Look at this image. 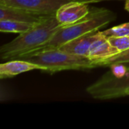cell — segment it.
<instances>
[{
    "label": "cell",
    "mask_w": 129,
    "mask_h": 129,
    "mask_svg": "<svg viewBox=\"0 0 129 129\" xmlns=\"http://www.w3.org/2000/svg\"><path fill=\"white\" fill-rule=\"evenodd\" d=\"M116 18V14L107 8H91L89 13L85 17L74 23L61 26L48 41L29 52L58 48L73 39L82 36L88 33L99 30V29L114 21Z\"/></svg>",
    "instance_id": "cell-1"
},
{
    "label": "cell",
    "mask_w": 129,
    "mask_h": 129,
    "mask_svg": "<svg viewBox=\"0 0 129 129\" xmlns=\"http://www.w3.org/2000/svg\"><path fill=\"white\" fill-rule=\"evenodd\" d=\"M63 26L55 15L48 16L12 41L2 45L0 48L1 59L12 60L38 48L48 41Z\"/></svg>",
    "instance_id": "cell-2"
},
{
    "label": "cell",
    "mask_w": 129,
    "mask_h": 129,
    "mask_svg": "<svg viewBox=\"0 0 129 129\" xmlns=\"http://www.w3.org/2000/svg\"><path fill=\"white\" fill-rule=\"evenodd\" d=\"M14 59H23L38 64L42 67V71L51 73L64 70H86L97 67L88 57L71 54L59 48L29 52Z\"/></svg>",
    "instance_id": "cell-3"
},
{
    "label": "cell",
    "mask_w": 129,
    "mask_h": 129,
    "mask_svg": "<svg viewBox=\"0 0 129 129\" xmlns=\"http://www.w3.org/2000/svg\"><path fill=\"white\" fill-rule=\"evenodd\" d=\"M129 90V67L119 76L110 71L103 75L96 82L88 85L87 93L97 100H110L127 96Z\"/></svg>",
    "instance_id": "cell-4"
},
{
    "label": "cell",
    "mask_w": 129,
    "mask_h": 129,
    "mask_svg": "<svg viewBox=\"0 0 129 129\" xmlns=\"http://www.w3.org/2000/svg\"><path fill=\"white\" fill-rule=\"evenodd\" d=\"M73 1L77 0H0V5L22 8L44 15H55L59 8Z\"/></svg>",
    "instance_id": "cell-5"
},
{
    "label": "cell",
    "mask_w": 129,
    "mask_h": 129,
    "mask_svg": "<svg viewBox=\"0 0 129 129\" xmlns=\"http://www.w3.org/2000/svg\"><path fill=\"white\" fill-rule=\"evenodd\" d=\"M89 11L88 4L77 0L63 5L57 11L55 16L60 24L66 26L83 19L88 15Z\"/></svg>",
    "instance_id": "cell-6"
},
{
    "label": "cell",
    "mask_w": 129,
    "mask_h": 129,
    "mask_svg": "<svg viewBox=\"0 0 129 129\" xmlns=\"http://www.w3.org/2000/svg\"><path fill=\"white\" fill-rule=\"evenodd\" d=\"M103 33L98 30L91 32L63 44L58 48L71 54L88 57L92 45L95 41L103 36Z\"/></svg>",
    "instance_id": "cell-7"
},
{
    "label": "cell",
    "mask_w": 129,
    "mask_h": 129,
    "mask_svg": "<svg viewBox=\"0 0 129 129\" xmlns=\"http://www.w3.org/2000/svg\"><path fill=\"white\" fill-rule=\"evenodd\" d=\"M48 16L51 15H44L22 8L0 5V20H11L35 24Z\"/></svg>",
    "instance_id": "cell-8"
},
{
    "label": "cell",
    "mask_w": 129,
    "mask_h": 129,
    "mask_svg": "<svg viewBox=\"0 0 129 129\" xmlns=\"http://www.w3.org/2000/svg\"><path fill=\"white\" fill-rule=\"evenodd\" d=\"M35 70H42V67L26 60L12 59L0 64V79L12 78L23 73Z\"/></svg>",
    "instance_id": "cell-9"
},
{
    "label": "cell",
    "mask_w": 129,
    "mask_h": 129,
    "mask_svg": "<svg viewBox=\"0 0 129 129\" xmlns=\"http://www.w3.org/2000/svg\"><path fill=\"white\" fill-rule=\"evenodd\" d=\"M118 53H119L118 50L115 48L110 43L108 39L103 35V36L95 41L92 45L89 51L88 58L95 63L98 61L110 57Z\"/></svg>",
    "instance_id": "cell-10"
},
{
    "label": "cell",
    "mask_w": 129,
    "mask_h": 129,
    "mask_svg": "<svg viewBox=\"0 0 129 129\" xmlns=\"http://www.w3.org/2000/svg\"><path fill=\"white\" fill-rule=\"evenodd\" d=\"M34 24L17 20H0V32L21 34L27 31Z\"/></svg>",
    "instance_id": "cell-11"
},
{
    "label": "cell",
    "mask_w": 129,
    "mask_h": 129,
    "mask_svg": "<svg viewBox=\"0 0 129 129\" xmlns=\"http://www.w3.org/2000/svg\"><path fill=\"white\" fill-rule=\"evenodd\" d=\"M129 64V49L119 52L110 57L107 59L98 61L95 63L97 67H110L113 64Z\"/></svg>",
    "instance_id": "cell-12"
},
{
    "label": "cell",
    "mask_w": 129,
    "mask_h": 129,
    "mask_svg": "<svg viewBox=\"0 0 129 129\" xmlns=\"http://www.w3.org/2000/svg\"><path fill=\"white\" fill-rule=\"evenodd\" d=\"M106 37L110 36H129V22L125 23L102 32Z\"/></svg>",
    "instance_id": "cell-13"
},
{
    "label": "cell",
    "mask_w": 129,
    "mask_h": 129,
    "mask_svg": "<svg viewBox=\"0 0 129 129\" xmlns=\"http://www.w3.org/2000/svg\"><path fill=\"white\" fill-rule=\"evenodd\" d=\"M110 43L118 50L122 52L129 49V36H110L107 37Z\"/></svg>",
    "instance_id": "cell-14"
},
{
    "label": "cell",
    "mask_w": 129,
    "mask_h": 129,
    "mask_svg": "<svg viewBox=\"0 0 129 129\" xmlns=\"http://www.w3.org/2000/svg\"><path fill=\"white\" fill-rule=\"evenodd\" d=\"M80 1L87 4H91V3H97V2H104V1H111V0H80Z\"/></svg>",
    "instance_id": "cell-15"
},
{
    "label": "cell",
    "mask_w": 129,
    "mask_h": 129,
    "mask_svg": "<svg viewBox=\"0 0 129 129\" xmlns=\"http://www.w3.org/2000/svg\"><path fill=\"white\" fill-rule=\"evenodd\" d=\"M125 8L126 11H128L129 12V0H126L125 5Z\"/></svg>",
    "instance_id": "cell-16"
},
{
    "label": "cell",
    "mask_w": 129,
    "mask_h": 129,
    "mask_svg": "<svg viewBox=\"0 0 129 129\" xmlns=\"http://www.w3.org/2000/svg\"><path fill=\"white\" fill-rule=\"evenodd\" d=\"M128 95H129V90L128 91V92H127V96H128Z\"/></svg>",
    "instance_id": "cell-17"
}]
</instances>
